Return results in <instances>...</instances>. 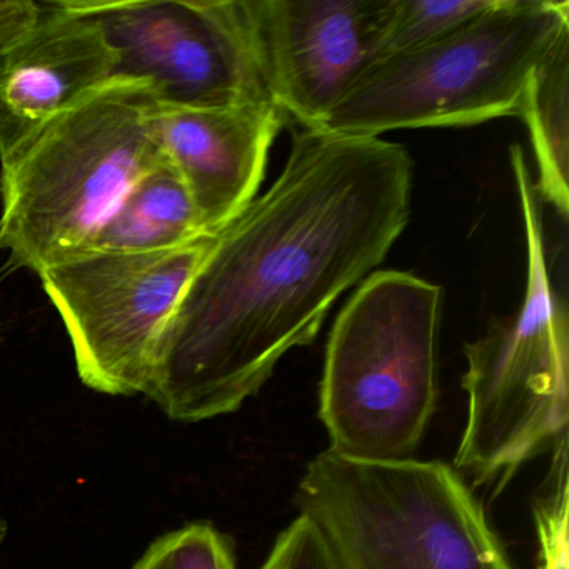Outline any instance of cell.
I'll return each instance as SVG.
<instances>
[{
    "label": "cell",
    "instance_id": "cell-14",
    "mask_svg": "<svg viewBox=\"0 0 569 569\" xmlns=\"http://www.w3.org/2000/svg\"><path fill=\"white\" fill-rule=\"evenodd\" d=\"M492 4L495 0H392L369 66L425 48Z\"/></svg>",
    "mask_w": 569,
    "mask_h": 569
},
{
    "label": "cell",
    "instance_id": "cell-11",
    "mask_svg": "<svg viewBox=\"0 0 569 569\" xmlns=\"http://www.w3.org/2000/svg\"><path fill=\"white\" fill-rule=\"evenodd\" d=\"M284 121L274 104L224 109L159 106V146L188 186L202 234L218 236L254 199L269 148Z\"/></svg>",
    "mask_w": 569,
    "mask_h": 569
},
{
    "label": "cell",
    "instance_id": "cell-1",
    "mask_svg": "<svg viewBox=\"0 0 569 569\" xmlns=\"http://www.w3.org/2000/svg\"><path fill=\"white\" fill-rule=\"evenodd\" d=\"M396 142L296 126L274 184L218 236L156 351L144 396L168 418L238 411L385 261L411 212Z\"/></svg>",
    "mask_w": 569,
    "mask_h": 569
},
{
    "label": "cell",
    "instance_id": "cell-9",
    "mask_svg": "<svg viewBox=\"0 0 569 569\" xmlns=\"http://www.w3.org/2000/svg\"><path fill=\"white\" fill-rule=\"evenodd\" d=\"M269 94L295 126L319 129L356 79L392 0H251Z\"/></svg>",
    "mask_w": 569,
    "mask_h": 569
},
{
    "label": "cell",
    "instance_id": "cell-8",
    "mask_svg": "<svg viewBox=\"0 0 569 569\" xmlns=\"http://www.w3.org/2000/svg\"><path fill=\"white\" fill-rule=\"evenodd\" d=\"M118 56L114 78L142 79L162 108L274 104L251 0H78Z\"/></svg>",
    "mask_w": 569,
    "mask_h": 569
},
{
    "label": "cell",
    "instance_id": "cell-10",
    "mask_svg": "<svg viewBox=\"0 0 569 569\" xmlns=\"http://www.w3.org/2000/svg\"><path fill=\"white\" fill-rule=\"evenodd\" d=\"M41 18L0 48V162L111 81L118 56L78 0L42 2Z\"/></svg>",
    "mask_w": 569,
    "mask_h": 569
},
{
    "label": "cell",
    "instance_id": "cell-13",
    "mask_svg": "<svg viewBox=\"0 0 569 569\" xmlns=\"http://www.w3.org/2000/svg\"><path fill=\"white\" fill-rule=\"evenodd\" d=\"M518 118L528 126L535 151L536 194L568 218L569 29L542 56L529 78Z\"/></svg>",
    "mask_w": 569,
    "mask_h": 569
},
{
    "label": "cell",
    "instance_id": "cell-12",
    "mask_svg": "<svg viewBox=\"0 0 569 569\" xmlns=\"http://www.w3.org/2000/svg\"><path fill=\"white\" fill-rule=\"evenodd\" d=\"M201 236L188 186L164 158L132 186L89 252L166 251Z\"/></svg>",
    "mask_w": 569,
    "mask_h": 569
},
{
    "label": "cell",
    "instance_id": "cell-17",
    "mask_svg": "<svg viewBox=\"0 0 569 569\" xmlns=\"http://www.w3.org/2000/svg\"><path fill=\"white\" fill-rule=\"evenodd\" d=\"M44 4L36 0H0V48L28 32L41 18Z\"/></svg>",
    "mask_w": 569,
    "mask_h": 569
},
{
    "label": "cell",
    "instance_id": "cell-15",
    "mask_svg": "<svg viewBox=\"0 0 569 569\" xmlns=\"http://www.w3.org/2000/svg\"><path fill=\"white\" fill-rule=\"evenodd\" d=\"M132 569H239L234 542L211 522H189L156 539Z\"/></svg>",
    "mask_w": 569,
    "mask_h": 569
},
{
    "label": "cell",
    "instance_id": "cell-6",
    "mask_svg": "<svg viewBox=\"0 0 569 569\" xmlns=\"http://www.w3.org/2000/svg\"><path fill=\"white\" fill-rule=\"evenodd\" d=\"M566 29L569 2L495 0L445 38L366 68L319 131L378 138L519 116L532 71Z\"/></svg>",
    "mask_w": 569,
    "mask_h": 569
},
{
    "label": "cell",
    "instance_id": "cell-2",
    "mask_svg": "<svg viewBox=\"0 0 569 569\" xmlns=\"http://www.w3.org/2000/svg\"><path fill=\"white\" fill-rule=\"evenodd\" d=\"M154 88L112 78L0 162V251L41 274L91 251L132 186L164 159Z\"/></svg>",
    "mask_w": 569,
    "mask_h": 569
},
{
    "label": "cell",
    "instance_id": "cell-16",
    "mask_svg": "<svg viewBox=\"0 0 569 569\" xmlns=\"http://www.w3.org/2000/svg\"><path fill=\"white\" fill-rule=\"evenodd\" d=\"M259 569H341L311 519L298 518L278 536Z\"/></svg>",
    "mask_w": 569,
    "mask_h": 569
},
{
    "label": "cell",
    "instance_id": "cell-18",
    "mask_svg": "<svg viewBox=\"0 0 569 569\" xmlns=\"http://www.w3.org/2000/svg\"><path fill=\"white\" fill-rule=\"evenodd\" d=\"M6 535H8V522L0 518V548H2V542H4Z\"/></svg>",
    "mask_w": 569,
    "mask_h": 569
},
{
    "label": "cell",
    "instance_id": "cell-3",
    "mask_svg": "<svg viewBox=\"0 0 569 569\" xmlns=\"http://www.w3.org/2000/svg\"><path fill=\"white\" fill-rule=\"evenodd\" d=\"M525 221L528 269L518 315L465 348L468 418L455 469L505 489L521 466L559 448L568 431V309L549 274L538 194L525 152L509 149Z\"/></svg>",
    "mask_w": 569,
    "mask_h": 569
},
{
    "label": "cell",
    "instance_id": "cell-7",
    "mask_svg": "<svg viewBox=\"0 0 569 569\" xmlns=\"http://www.w3.org/2000/svg\"><path fill=\"white\" fill-rule=\"evenodd\" d=\"M201 236L158 252H86L39 274L92 391L144 395L159 341L214 244Z\"/></svg>",
    "mask_w": 569,
    "mask_h": 569
},
{
    "label": "cell",
    "instance_id": "cell-4",
    "mask_svg": "<svg viewBox=\"0 0 569 569\" xmlns=\"http://www.w3.org/2000/svg\"><path fill=\"white\" fill-rule=\"evenodd\" d=\"M441 288L376 271L339 312L319 389L328 449L359 461L415 455L438 401Z\"/></svg>",
    "mask_w": 569,
    "mask_h": 569
},
{
    "label": "cell",
    "instance_id": "cell-5",
    "mask_svg": "<svg viewBox=\"0 0 569 569\" xmlns=\"http://www.w3.org/2000/svg\"><path fill=\"white\" fill-rule=\"evenodd\" d=\"M296 506L341 569H515L472 489L442 461L326 449L306 466Z\"/></svg>",
    "mask_w": 569,
    "mask_h": 569
}]
</instances>
